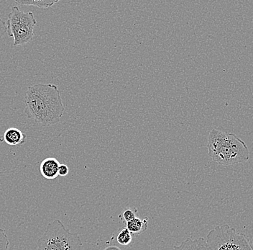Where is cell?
<instances>
[{
    "label": "cell",
    "mask_w": 253,
    "mask_h": 250,
    "mask_svg": "<svg viewBox=\"0 0 253 250\" xmlns=\"http://www.w3.org/2000/svg\"><path fill=\"white\" fill-rule=\"evenodd\" d=\"M9 242L4 229H0V250H8Z\"/></svg>",
    "instance_id": "12"
},
{
    "label": "cell",
    "mask_w": 253,
    "mask_h": 250,
    "mask_svg": "<svg viewBox=\"0 0 253 250\" xmlns=\"http://www.w3.org/2000/svg\"><path fill=\"white\" fill-rule=\"evenodd\" d=\"M122 214H123V218H124L123 220H124V221H126V223L136 218L135 213H134V211H132V210L127 209L125 210L123 213H122Z\"/></svg>",
    "instance_id": "13"
},
{
    "label": "cell",
    "mask_w": 253,
    "mask_h": 250,
    "mask_svg": "<svg viewBox=\"0 0 253 250\" xmlns=\"http://www.w3.org/2000/svg\"><path fill=\"white\" fill-rule=\"evenodd\" d=\"M148 218H145L143 220L139 218H134L131 221L126 222V229L132 234H142V232H145L148 228Z\"/></svg>",
    "instance_id": "9"
},
{
    "label": "cell",
    "mask_w": 253,
    "mask_h": 250,
    "mask_svg": "<svg viewBox=\"0 0 253 250\" xmlns=\"http://www.w3.org/2000/svg\"><path fill=\"white\" fill-rule=\"evenodd\" d=\"M58 0H40V1H23V0H17L15 2L20 5L34 6L39 8L46 9L52 7L58 2Z\"/></svg>",
    "instance_id": "10"
},
{
    "label": "cell",
    "mask_w": 253,
    "mask_h": 250,
    "mask_svg": "<svg viewBox=\"0 0 253 250\" xmlns=\"http://www.w3.org/2000/svg\"><path fill=\"white\" fill-rule=\"evenodd\" d=\"M36 23L37 21L33 12H23L17 6L12 7L6 24L8 36L13 38V47L23 46L31 42Z\"/></svg>",
    "instance_id": "5"
},
{
    "label": "cell",
    "mask_w": 253,
    "mask_h": 250,
    "mask_svg": "<svg viewBox=\"0 0 253 250\" xmlns=\"http://www.w3.org/2000/svg\"><path fill=\"white\" fill-rule=\"evenodd\" d=\"M210 250H253L248 237L229 225L216 226L207 237Z\"/></svg>",
    "instance_id": "4"
},
{
    "label": "cell",
    "mask_w": 253,
    "mask_h": 250,
    "mask_svg": "<svg viewBox=\"0 0 253 250\" xmlns=\"http://www.w3.org/2000/svg\"><path fill=\"white\" fill-rule=\"evenodd\" d=\"M209 156L219 165L231 166L249 159L250 151L244 141L235 134L212 129L208 137Z\"/></svg>",
    "instance_id": "2"
},
{
    "label": "cell",
    "mask_w": 253,
    "mask_h": 250,
    "mask_svg": "<svg viewBox=\"0 0 253 250\" xmlns=\"http://www.w3.org/2000/svg\"><path fill=\"white\" fill-rule=\"evenodd\" d=\"M7 33V24L0 16V39Z\"/></svg>",
    "instance_id": "15"
},
{
    "label": "cell",
    "mask_w": 253,
    "mask_h": 250,
    "mask_svg": "<svg viewBox=\"0 0 253 250\" xmlns=\"http://www.w3.org/2000/svg\"><path fill=\"white\" fill-rule=\"evenodd\" d=\"M69 169L66 164H61L58 169V175L59 176L65 177L69 174Z\"/></svg>",
    "instance_id": "14"
},
{
    "label": "cell",
    "mask_w": 253,
    "mask_h": 250,
    "mask_svg": "<svg viewBox=\"0 0 253 250\" xmlns=\"http://www.w3.org/2000/svg\"><path fill=\"white\" fill-rule=\"evenodd\" d=\"M118 249H117L116 250H118ZM107 250H111L110 249V248H108V249H107Z\"/></svg>",
    "instance_id": "16"
},
{
    "label": "cell",
    "mask_w": 253,
    "mask_h": 250,
    "mask_svg": "<svg viewBox=\"0 0 253 250\" xmlns=\"http://www.w3.org/2000/svg\"><path fill=\"white\" fill-rule=\"evenodd\" d=\"M173 250H210L207 242L203 237H199L196 240L187 238L181 242L178 246H174Z\"/></svg>",
    "instance_id": "8"
},
{
    "label": "cell",
    "mask_w": 253,
    "mask_h": 250,
    "mask_svg": "<svg viewBox=\"0 0 253 250\" xmlns=\"http://www.w3.org/2000/svg\"><path fill=\"white\" fill-rule=\"evenodd\" d=\"M117 240H118L120 245H123V246H127L132 242V234L128 231L126 228H123L118 234Z\"/></svg>",
    "instance_id": "11"
},
{
    "label": "cell",
    "mask_w": 253,
    "mask_h": 250,
    "mask_svg": "<svg viewBox=\"0 0 253 250\" xmlns=\"http://www.w3.org/2000/svg\"><path fill=\"white\" fill-rule=\"evenodd\" d=\"M26 134L17 128L11 127L6 130L0 142H4L8 145L17 146L24 145L26 142Z\"/></svg>",
    "instance_id": "7"
},
{
    "label": "cell",
    "mask_w": 253,
    "mask_h": 250,
    "mask_svg": "<svg viewBox=\"0 0 253 250\" xmlns=\"http://www.w3.org/2000/svg\"><path fill=\"white\" fill-rule=\"evenodd\" d=\"M38 250H82L80 237L71 233L60 220L47 224L45 233L37 242Z\"/></svg>",
    "instance_id": "3"
},
{
    "label": "cell",
    "mask_w": 253,
    "mask_h": 250,
    "mask_svg": "<svg viewBox=\"0 0 253 250\" xmlns=\"http://www.w3.org/2000/svg\"><path fill=\"white\" fill-rule=\"evenodd\" d=\"M24 103L27 116L43 127L58 123L65 111L59 90L53 84L28 87Z\"/></svg>",
    "instance_id": "1"
},
{
    "label": "cell",
    "mask_w": 253,
    "mask_h": 250,
    "mask_svg": "<svg viewBox=\"0 0 253 250\" xmlns=\"http://www.w3.org/2000/svg\"><path fill=\"white\" fill-rule=\"evenodd\" d=\"M60 165L61 164L55 158H46L41 162L40 165V172L43 178L47 180H54L59 176L58 169Z\"/></svg>",
    "instance_id": "6"
}]
</instances>
